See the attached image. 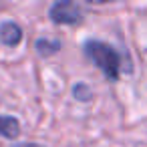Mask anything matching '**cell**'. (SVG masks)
Here are the masks:
<instances>
[{
    "label": "cell",
    "instance_id": "6",
    "mask_svg": "<svg viewBox=\"0 0 147 147\" xmlns=\"http://www.w3.org/2000/svg\"><path fill=\"white\" fill-rule=\"evenodd\" d=\"M16 147H42V145H38V143H20Z\"/></svg>",
    "mask_w": 147,
    "mask_h": 147
},
{
    "label": "cell",
    "instance_id": "4",
    "mask_svg": "<svg viewBox=\"0 0 147 147\" xmlns=\"http://www.w3.org/2000/svg\"><path fill=\"white\" fill-rule=\"evenodd\" d=\"M20 133V123L18 119L10 117V115H0V137L4 139H14Z\"/></svg>",
    "mask_w": 147,
    "mask_h": 147
},
{
    "label": "cell",
    "instance_id": "1",
    "mask_svg": "<svg viewBox=\"0 0 147 147\" xmlns=\"http://www.w3.org/2000/svg\"><path fill=\"white\" fill-rule=\"evenodd\" d=\"M85 55L93 61V65H97V69L109 81L119 79L121 69H123V59L111 45H107L103 40H87L85 42Z\"/></svg>",
    "mask_w": 147,
    "mask_h": 147
},
{
    "label": "cell",
    "instance_id": "3",
    "mask_svg": "<svg viewBox=\"0 0 147 147\" xmlns=\"http://www.w3.org/2000/svg\"><path fill=\"white\" fill-rule=\"evenodd\" d=\"M22 40V28L12 22V20H4L0 24V42L4 47H16Z\"/></svg>",
    "mask_w": 147,
    "mask_h": 147
},
{
    "label": "cell",
    "instance_id": "5",
    "mask_svg": "<svg viewBox=\"0 0 147 147\" xmlns=\"http://www.w3.org/2000/svg\"><path fill=\"white\" fill-rule=\"evenodd\" d=\"M36 51L40 57H51L55 53L61 51V42L59 40H45V38H38L36 40Z\"/></svg>",
    "mask_w": 147,
    "mask_h": 147
},
{
    "label": "cell",
    "instance_id": "2",
    "mask_svg": "<svg viewBox=\"0 0 147 147\" xmlns=\"http://www.w3.org/2000/svg\"><path fill=\"white\" fill-rule=\"evenodd\" d=\"M49 16L55 24H79L83 20V8L75 2H55L49 10Z\"/></svg>",
    "mask_w": 147,
    "mask_h": 147
}]
</instances>
